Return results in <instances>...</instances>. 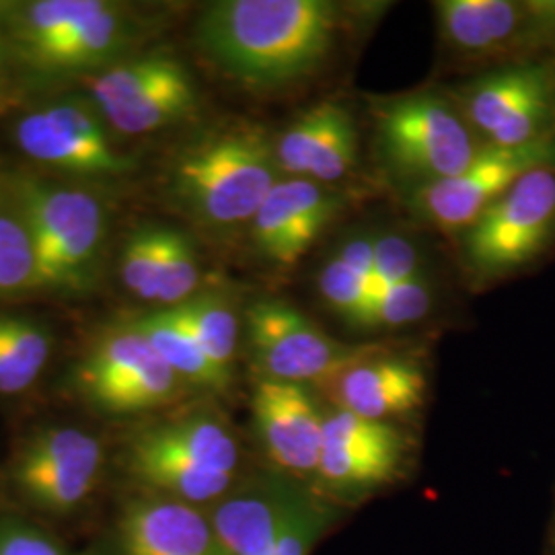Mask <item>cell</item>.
Returning a JSON list of instances; mask_svg holds the SVG:
<instances>
[{"mask_svg":"<svg viewBox=\"0 0 555 555\" xmlns=\"http://www.w3.org/2000/svg\"><path fill=\"white\" fill-rule=\"evenodd\" d=\"M38 261V288L80 293L87 288L105 241V210L95 196L36 179L13 185Z\"/></svg>","mask_w":555,"mask_h":555,"instance_id":"7","label":"cell"},{"mask_svg":"<svg viewBox=\"0 0 555 555\" xmlns=\"http://www.w3.org/2000/svg\"><path fill=\"white\" fill-rule=\"evenodd\" d=\"M91 100L119 134H153L198 109V89L178 59L155 52L119 62L87 80Z\"/></svg>","mask_w":555,"mask_h":555,"instance_id":"9","label":"cell"},{"mask_svg":"<svg viewBox=\"0 0 555 555\" xmlns=\"http://www.w3.org/2000/svg\"><path fill=\"white\" fill-rule=\"evenodd\" d=\"M254 433L272 472L293 479H315L325 414L307 385L261 378L251 396Z\"/></svg>","mask_w":555,"mask_h":555,"instance_id":"16","label":"cell"},{"mask_svg":"<svg viewBox=\"0 0 555 555\" xmlns=\"http://www.w3.org/2000/svg\"><path fill=\"white\" fill-rule=\"evenodd\" d=\"M208 513L222 555H311L334 520L330 502L276 472H251Z\"/></svg>","mask_w":555,"mask_h":555,"instance_id":"5","label":"cell"},{"mask_svg":"<svg viewBox=\"0 0 555 555\" xmlns=\"http://www.w3.org/2000/svg\"><path fill=\"white\" fill-rule=\"evenodd\" d=\"M417 274H422V263H420L416 245L410 238L403 237L399 233L375 235V276H373L371 313H373L377 298L387 288L401 284Z\"/></svg>","mask_w":555,"mask_h":555,"instance_id":"32","label":"cell"},{"mask_svg":"<svg viewBox=\"0 0 555 555\" xmlns=\"http://www.w3.org/2000/svg\"><path fill=\"white\" fill-rule=\"evenodd\" d=\"M0 339L31 373L43 375L52 358V337L41 325L29 319L0 315Z\"/></svg>","mask_w":555,"mask_h":555,"instance_id":"33","label":"cell"},{"mask_svg":"<svg viewBox=\"0 0 555 555\" xmlns=\"http://www.w3.org/2000/svg\"><path fill=\"white\" fill-rule=\"evenodd\" d=\"M171 309L198 341L206 357L222 371L233 373V362L237 357L238 319L229 298L217 293H204Z\"/></svg>","mask_w":555,"mask_h":555,"instance_id":"24","label":"cell"},{"mask_svg":"<svg viewBox=\"0 0 555 555\" xmlns=\"http://www.w3.org/2000/svg\"><path fill=\"white\" fill-rule=\"evenodd\" d=\"M128 41V23L114 4H105L98 15L70 29L64 38L48 43L29 62L52 70H82L112 59Z\"/></svg>","mask_w":555,"mask_h":555,"instance_id":"23","label":"cell"},{"mask_svg":"<svg viewBox=\"0 0 555 555\" xmlns=\"http://www.w3.org/2000/svg\"><path fill=\"white\" fill-rule=\"evenodd\" d=\"M408 455L410 440L391 422L336 410L325 414L315 479L330 496H366L393 483Z\"/></svg>","mask_w":555,"mask_h":555,"instance_id":"14","label":"cell"},{"mask_svg":"<svg viewBox=\"0 0 555 555\" xmlns=\"http://www.w3.org/2000/svg\"><path fill=\"white\" fill-rule=\"evenodd\" d=\"M128 323L153 344V348L185 387H194L210 396H227L231 391L235 375L222 371L206 357L171 307L128 319Z\"/></svg>","mask_w":555,"mask_h":555,"instance_id":"22","label":"cell"},{"mask_svg":"<svg viewBox=\"0 0 555 555\" xmlns=\"http://www.w3.org/2000/svg\"><path fill=\"white\" fill-rule=\"evenodd\" d=\"M336 410L354 416L391 422L420 410L426 401L428 380L416 362L387 357L378 350L362 358L323 385Z\"/></svg>","mask_w":555,"mask_h":555,"instance_id":"19","label":"cell"},{"mask_svg":"<svg viewBox=\"0 0 555 555\" xmlns=\"http://www.w3.org/2000/svg\"><path fill=\"white\" fill-rule=\"evenodd\" d=\"M38 288V261L20 217L0 215V297Z\"/></svg>","mask_w":555,"mask_h":555,"instance_id":"28","label":"cell"},{"mask_svg":"<svg viewBox=\"0 0 555 555\" xmlns=\"http://www.w3.org/2000/svg\"><path fill=\"white\" fill-rule=\"evenodd\" d=\"M377 144L389 169L414 190L455 178L479 151L469 124L430 93L378 105Z\"/></svg>","mask_w":555,"mask_h":555,"instance_id":"8","label":"cell"},{"mask_svg":"<svg viewBox=\"0 0 555 555\" xmlns=\"http://www.w3.org/2000/svg\"><path fill=\"white\" fill-rule=\"evenodd\" d=\"M118 492L116 455L100 433L75 422L27 430L0 463V508L66 541H89Z\"/></svg>","mask_w":555,"mask_h":555,"instance_id":"1","label":"cell"},{"mask_svg":"<svg viewBox=\"0 0 555 555\" xmlns=\"http://www.w3.org/2000/svg\"><path fill=\"white\" fill-rule=\"evenodd\" d=\"M537 169H555V134L520 146H479L455 178L414 190L417 217L442 233H465L496 199Z\"/></svg>","mask_w":555,"mask_h":555,"instance_id":"11","label":"cell"},{"mask_svg":"<svg viewBox=\"0 0 555 555\" xmlns=\"http://www.w3.org/2000/svg\"><path fill=\"white\" fill-rule=\"evenodd\" d=\"M245 319L249 350L261 378L323 387L350 364L380 350L341 344L293 305L276 298L256 300Z\"/></svg>","mask_w":555,"mask_h":555,"instance_id":"10","label":"cell"},{"mask_svg":"<svg viewBox=\"0 0 555 555\" xmlns=\"http://www.w3.org/2000/svg\"><path fill=\"white\" fill-rule=\"evenodd\" d=\"M341 198L309 179H280L251 220V243L259 258L291 270L309 254L336 219Z\"/></svg>","mask_w":555,"mask_h":555,"instance_id":"17","label":"cell"},{"mask_svg":"<svg viewBox=\"0 0 555 555\" xmlns=\"http://www.w3.org/2000/svg\"><path fill=\"white\" fill-rule=\"evenodd\" d=\"M465 121L490 144L520 146L554 134V95L545 68L500 70L474 82L465 93Z\"/></svg>","mask_w":555,"mask_h":555,"instance_id":"15","label":"cell"},{"mask_svg":"<svg viewBox=\"0 0 555 555\" xmlns=\"http://www.w3.org/2000/svg\"><path fill=\"white\" fill-rule=\"evenodd\" d=\"M40 377L31 373L0 339V396L17 397L31 391Z\"/></svg>","mask_w":555,"mask_h":555,"instance_id":"34","label":"cell"},{"mask_svg":"<svg viewBox=\"0 0 555 555\" xmlns=\"http://www.w3.org/2000/svg\"><path fill=\"white\" fill-rule=\"evenodd\" d=\"M433 309V286L422 274L387 288L377 298L366 330H399L417 323Z\"/></svg>","mask_w":555,"mask_h":555,"instance_id":"29","label":"cell"},{"mask_svg":"<svg viewBox=\"0 0 555 555\" xmlns=\"http://www.w3.org/2000/svg\"><path fill=\"white\" fill-rule=\"evenodd\" d=\"M319 293L346 323L366 330L373 302V280L357 270L339 251L323 263L319 272Z\"/></svg>","mask_w":555,"mask_h":555,"instance_id":"26","label":"cell"},{"mask_svg":"<svg viewBox=\"0 0 555 555\" xmlns=\"http://www.w3.org/2000/svg\"><path fill=\"white\" fill-rule=\"evenodd\" d=\"M118 490L210 511L251 472L233 426L210 408H190L137 424L116 451Z\"/></svg>","mask_w":555,"mask_h":555,"instance_id":"3","label":"cell"},{"mask_svg":"<svg viewBox=\"0 0 555 555\" xmlns=\"http://www.w3.org/2000/svg\"><path fill=\"white\" fill-rule=\"evenodd\" d=\"M107 2L101 0H40L21 11L17 38L25 56L64 38L70 29L98 15Z\"/></svg>","mask_w":555,"mask_h":555,"instance_id":"25","label":"cell"},{"mask_svg":"<svg viewBox=\"0 0 555 555\" xmlns=\"http://www.w3.org/2000/svg\"><path fill=\"white\" fill-rule=\"evenodd\" d=\"M85 555H222L208 511L118 490Z\"/></svg>","mask_w":555,"mask_h":555,"instance_id":"13","label":"cell"},{"mask_svg":"<svg viewBox=\"0 0 555 555\" xmlns=\"http://www.w3.org/2000/svg\"><path fill=\"white\" fill-rule=\"evenodd\" d=\"M17 144L29 159L75 176L119 178L134 167V160L114 146L91 144L79 134L52 124L41 112L20 119Z\"/></svg>","mask_w":555,"mask_h":555,"instance_id":"20","label":"cell"},{"mask_svg":"<svg viewBox=\"0 0 555 555\" xmlns=\"http://www.w3.org/2000/svg\"><path fill=\"white\" fill-rule=\"evenodd\" d=\"M0 555H85L56 531L0 508Z\"/></svg>","mask_w":555,"mask_h":555,"instance_id":"31","label":"cell"},{"mask_svg":"<svg viewBox=\"0 0 555 555\" xmlns=\"http://www.w3.org/2000/svg\"><path fill=\"white\" fill-rule=\"evenodd\" d=\"M274 149L280 173L332 185L357 165V121L348 107L321 101L291 121Z\"/></svg>","mask_w":555,"mask_h":555,"instance_id":"18","label":"cell"},{"mask_svg":"<svg viewBox=\"0 0 555 555\" xmlns=\"http://www.w3.org/2000/svg\"><path fill=\"white\" fill-rule=\"evenodd\" d=\"M119 274L126 288L157 302L160 274V229H144L126 241L119 258Z\"/></svg>","mask_w":555,"mask_h":555,"instance_id":"30","label":"cell"},{"mask_svg":"<svg viewBox=\"0 0 555 555\" xmlns=\"http://www.w3.org/2000/svg\"><path fill=\"white\" fill-rule=\"evenodd\" d=\"M278 181L274 139L251 121L208 132L188 144L171 167L179 208L215 231L251 224Z\"/></svg>","mask_w":555,"mask_h":555,"instance_id":"4","label":"cell"},{"mask_svg":"<svg viewBox=\"0 0 555 555\" xmlns=\"http://www.w3.org/2000/svg\"><path fill=\"white\" fill-rule=\"evenodd\" d=\"M183 383L128 321L105 330L68 373V391L101 417H142L178 403Z\"/></svg>","mask_w":555,"mask_h":555,"instance_id":"6","label":"cell"},{"mask_svg":"<svg viewBox=\"0 0 555 555\" xmlns=\"http://www.w3.org/2000/svg\"><path fill=\"white\" fill-rule=\"evenodd\" d=\"M0 62H2V54H0Z\"/></svg>","mask_w":555,"mask_h":555,"instance_id":"35","label":"cell"},{"mask_svg":"<svg viewBox=\"0 0 555 555\" xmlns=\"http://www.w3.org/2000/svg\"><path fill=\"white\" fill-rule=\"evenodd\" d=\"M555 235V169H537L463 233L465 259L481 276H502L535 259Z\"/></svg>","mask_w":555,"mask_h":555,"instance_id":"12","label":"cell"},{"mask_svg":"<svg viewBox=\"0 0 555 555\" xmlns=\"http://www.w3.org/2000/svg\"><path fill=\"white\" fill-rule=\"evenodd\" d=\"M437 13L444 40L467 54L496 52L529 25V9L508 0H444Z\"/></svg>","mask_w":555,"mask_h":555,"instance_id":"21","label":"cell"},{"mask_svg":"<svg viewBox=\"0 0 555 555\" xmlns=\"http://www.w3.org/2000/svg\"><path fill=\"white\" fill-rule=\"evenodd\" d=\"M199 284L198 254L192 241L171 229H160V274L157 302L178 307L194 297Z\"/></svg>","mask_w":555,"mask_h":555,"instance_id":"27","label":"cell"},{"mask_svg":"<svg viewBox=\"0 0 555 555\" xmlns=\"http://www.w3.org/2000/svg\"><path fill=\"white\" fill-rule=\"evenodd\" d=\"M341 27V9L327 0H224L206 9L196 40L229 79L274 91L319 73Z\"/></svg>","mask_w":555,"mask_h":555,"instance_id":"2","label":"cell"}]
</instances>
